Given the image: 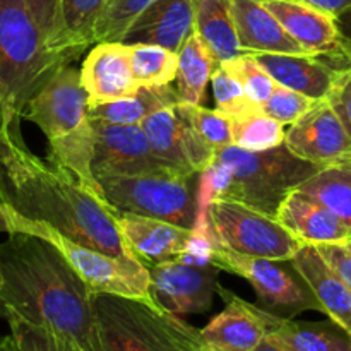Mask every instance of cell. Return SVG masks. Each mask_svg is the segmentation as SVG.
<instances>
[{
  "label": "cell",
  "mask_w": 351,
  "mask_h": 351,
  "mask_svg": "<svg viewBox=\"0 0 351 351\" xmlns=\"http://www.w3.org/2000/svg\"><path fill=\"white\" fill-rule=\"evenodd\" d=\"M130 64L141 88L167 86L177 79L178 53L158 45H129Z\"/></svg>",
  "instance_id": "4dcf8cb0"
},
{
  "label": "cell",
  "mask_w": 351,
  "mask_h": 351,
  "mask_svg": "<svg viewBox=\"0 0 351 351\" xmlns=\"http://www.w3.org/2000/svg\"><path fill=\"white\" fill-rule=\"evenodd\" d=\"M0 232L27 233L50 242L60 250L93 293L119 295L158 305L151 290L149 269L139 259H120L82 245L48 223L24 218L7 204L0 208Z\"/></svg>",
  "instance_id": "8992f818"
},
{
  "label": "cell",
  "mask_w": 351,
  "mask_h": 351,
  "mask_svg": "<svg viewBox=\"0 0 351 351\" xmlns=\"http://www.w3.org/2000/svg\"><path fill=\"white\" fill-rule=\"evenodd\" d=\"M278 84L314 99H328L343 74L351 69V55L249 53Z\"/></svg>",
  "instance_id": "5bb4252c"
},
{
  "label": "cell",
  "mask_w": 351,
  "mask_h": 351,
  "mask_svg": "<svg viewBox=\"0 0 351 351\" xmlns=\"http://www.w3.org/2000/svg\"><path fill=\"white\" fill-rule=\"evenodd\" d=\"M297 191L314 197L351 228V161L322 168Z\"/></svg>",
  "instance_id": "83f0119b"
},
{
  "label": "cell",
  "mask_w": 351,
  "mask_h": 351,
  "mask_svg": "<svg viewBox=\"0 0 351 351\" xmlns=\"http://www.w3.org/2000/svg\"><path fill=\"white\" fill-rule=\"evenodd\" d=\"M221 65H225L239 79L240 84L245 89L247 96L250 98V101L257 108H261L267 101V98L273 93L274 86H276V81L247 53L240 55V57L233 58L230 62H225Z\"/></svg>",
  "instance_id": "d590c367"
},
{
  "label": "cell",
  "mask_w": 351,
  "mask_h": 351,
  "mask_svg": "<svg viewBox=\"0 0 351 351\" xmlns=\"http://www.w3.org/2000/svg\"><path fill=\"white\" fill-rule=\"evenodd\" d=\"M17 351H75L58 336L36 324L24 321L10 311H2Z\"/></svg>",
  "instance_id": "836d02e7"
},
{
  "label": "cell",
  "mask_w": 351,
  "mask_h": 351,
  "mask_svg": "<svg viewBox=\"0 0 351 351\" xmlns=\"http://www.w3.org/2000/svg\"><path fill=\"white\" fill-rule=\"evenodd\" d=\"M0 271L2 311L53 332L75 351H103L95 293L57 247L9 233L0 245Z\"/></svg>",
  "instance_id": "6da1fadb"
},
{
  "label": "cell",
  "mask_w": 351,
  "mask_h": 351,
  "mask_svg": "<svg viewBox=\"0 0 351 351\" xmlns=\"http://www.w3.org/2000/svg\"><path fill=\"white\" fill-rule=\"evenodd\" d=\"M180 103L177 89L167 86H153L141 88L132 98L117 99V101L101 103L89 106V120L105 123H119V125H141L144 120L154 112L175 106Z\"/></svg>",
  "instance_id": "484cf974"
},
{
  "label": "cell",
  "mask_w": 351,
  "mask_h": 351,
  "mask_svg": "<svg viewBox=\"0 0 351 351\" xmlns=\"http://www.w3.org/2000/svg\"><path fill=\"white\" fill-rule=\"evenodd\" d=\"M0 351H17L16 345H14L10 336H7V338H0Z\"/></svg>",
  "instance_id": "7bdbcfd3"
},
{
  "label": "cell",
  "mask_w": 351,
  "mask_h": 351,
  "mask_svg": "<svg viewBox=\"0 0 351 351\" xmlns=\"http://www.w3.org/2000/svg\"><path fill=\"white\" fill-rule=\"evenodd\" d=\"M328 99L351 136V69L343 74L341 81L338 82Z\"/></svg>",
  "instance_id": "f35d334b"
},
{
  "label": "cell",
  "mask_w": 351,
  "mask_h": 351,
  "mask_svg": "<svg viewBox=\"0 0 351 351\" xmlns=\"http://www.w3.org/2000/svg\"><path fill=\"white\" fill-rule=\"evenodd\" d=\"M103 351H204L201 329L158 305L95 293Z\"/></svg>",
  "instance_id": "5b68a950"
},
{
  "label": "cell",
  "mask_w": 351,
  "mask_h": 351,
  "mask_svg": "<svg viewBox=\"0 0 351 351\" xmlns=\"http://www.w3.org/2000/svg\"><path fill=\"white\" fill-rule=\"evenodd\" d=\"M154 302L170 314H204L211 308L218 290L219 267L215 264H189L178 259L147 266Z\"/></svg>",
  "instance_id": "7c38bea8"
},
{
  "label": "cell",
  "mask_w": 351,
  "mask_h": 351,
  "mask_svg": "<svg viewBox=\"0 0 351 351\" xmlns=\"http://www.w3.org/2000/svg\"><path fill=\"white\" fill-rule=\"evenodd\" d=\"M285 146L295 156L322 168L351 161V136L329 99L317 101L311 112L291 123Z\"/></svg>",
  "instance_id": "4fadbf2b"
},
{
  "label": "cell",
  "mask_w": 351,
  "mask_h": 351,
  "mask_svg": "<svg viewBox=\"0 0 351 351\" xmlns=\"http://www.w3.org/2000/svg\"><path fill=\"white\" fill-rule=\"evenodd\" d=\"M321 170V165L295 156L285 144L261 153L235 146L219 149L213 163L201 173L199 219L194 230L208 228V216L204 215L215 199L240 202L276 216L281 202Z\"/></svg>",
  "instance_id": "3957f363"
},
{
  "label": "cell",
  "mask_w": 351,
  "mask_h": 351,
  "mask_svg": "<svg viewBox=\"0 0 351 351\" xmlns=\"http://www.w3.org/2000/svg\"><path fill=\"white\" fill-rule=\"evenodd\" d=\"M218 293L225 300V308L201 329L204 351H256L267 338L278 315L242 300L219 285Z\"/></svg>",
  "instance_id": "9a60e30c"
},
{
  "label": "cell",
  "mask_w": 351,
  "mask_h": 351,
  "mask_svg": "<svg viewBox=\"0 0 351 351\" xmlns=\"http://www.w3.org/2000/svg\"><path fill=\"white\" fill-rule=\"evenodd\" d=\"M290 264L314 291L322 305V314L351 335V288L321 256L317 247L304 245Z\"/></svg>",
  "instance_id": "7402d4cb"
},
{
  "label": "cell",
  "mask_w": 351,
  "mask_h": 351,
  "mask_svg": "<svg viewBox=\"0 0 351 351\" xmlns=\"http://www.w3.org/2000/svg\"><path fill=\"white\" fill-rule=\"evenodd\" d=\"M211 263L249 281L264 308L280 317L293 319L305 311L322 312V305L311 287L293 266H285V261L249 257L216 243Z\"/></svg>",
  "instance_id": "9c48e42d"
},
{
  "label": "cell",
  "mask_w": 351,
  "mask_h": 351,
  "mask_svg": "<svg viewBox=\"0 0 351 351\" xmlns=\"http://www.w3.org/2000/svg\"><path fill=\"white\" fill-rule=\"evenodd\" d=\"M5 204V191H3V182H2V171H0V208Z\"/></svg>",
  "instance_id": "f6af8a7d"
},
{
  "label": "cell",
  "mask_w": 351,
  "mask_h": 351,
  "mask_svg": "<svg viewBox=\"0 0 351 351\" xmlns=\"http://www.w3.org/2000/svg\"><path fill=\"white\" fill-rule=\"evenodd\" d=\"M81 81L89 106L132 98L141 89L134 77L129 45L122 41L95 43L82 64Z\"/></svg>",
  "instance_id": "e0dca14e"
},
{
  "label": "cell",
  "mask_w": 351,
  "mask_h": 351,
  "mask_svg": "<svg viewBox=\"0 0 351 351\" xmlns=\"http://www.w3.org/2000/svg\"><path fill=\"white\" fill-rule=\"evenodd\" d=\"M315 103H317V99L308 98V96L302 95V93L293 91V89L276 82L271 96L259 110L266 113V115L273 117L274 120L281 122L283 125H291L297 120H300L305 113L311 112L315 106Z\"/></svg>",
  "instance_id": "8d00e7d4"
},
{
  "label": "cell",
  "mask_w": 351,
  "mask_h": 351,
  "mask_svg": "<svg viewBox=\"0 0 351 351\" xmlns=\"http://www.w3.org/2000/svg\"><path fill=\"white\" fill-rule=\"evenodd\" d=\"M281 26L311 55H351V47L329 14L295 0H261Z\"/></svg>",
  "instance_id": "d6986e66"
},
{
  "label": "cell",
  "mask_w": 351,
  "mask_h": 351,
  "mask_svg": "<svg viewBox=\"0 0 351 351\" xmlns=\"http://www.w3.org/2000/svg\"><path fill=\"white\" fill-rule=\"evenodd\" d=\"M256 351H287V350L280 348V346L273 345V343H271V341H267V339H264V341L261 343L259 346H257Z\"/></svg>",
  "instance_id": "ee69618b"
},
{
  "label": "cell",
  "mask_w": 351,
  "mask_h": 351,
  "mask_svg": "<svg viewBox=\"0 0 351 351\" xmlns=\"http://www.w3.org/2000/svg\"><path fill=\"white\" fill-rule=\"evenodd\" d=\"M295 2L305 3V5L312 7V9L329 14L335 19H338L339 16L351 10V0H295Z\"/></svg>",
  "instance_id": "60d3db41"
},
{
  "label": "cell",
  "mask_w": 351,
  "mask_h": 351,
  "mask_svg": "<svg viewBox=\"0 0 351 351\" xmlns=\"http://www.w3.org/2000/svg\"><path fill=\"white\" fill-rule=\"evenodd\" d=\"M266 339L287 351H351V335L331 319L298 322L278 315Z\"/></svg>",
  "instance_id": "cb8c5ba5"
},
{
  "label": "cell",
  "mask_w": 351,
  "mask_h": 351,
  "mask_svg": "<svg viewBox=\"0 0 351 351\" xmlns=\"http://www.w3.org/2000/svg\"><path fill=\"white\" fill-rule=\"evenodd\" d=\"M0 287H2V271H0Z\"/></svg>",
  "instance_id": "7dc6e473"
},
{
  "label": "cell",
  "mask_w": 351,
  "mask_h": 351,
  "mask_svg": "<svg viewBox=\"0 0 351 351\" xmlns=\"http://www.w3.org/2000/svg\"><path fill=\"white\" fill-rule=\"evenodd\" d=\"M285 125L261 110L232 117L233 146L243 151H269L285 144Z\"/></svg>",
  "instance_id": "f546056e"
},
{
  "label": "cell",
  "mask_w": 351,
  "mask_h": 351,
  "mask_svg": "<svg viewBox=\"0 0 351 351\" xmlns=\"http://www.w3.org/2000/svg\"><path fill=\"white\" fill-rule=\"evenodd\" d=\"M93 122L95 177H195L167 163L154 153L141 125Z\"/></svg>",
  "instance_id": "30bf717a"
},
{
  "label": "cell",
  "mask_w": 351,
  "mask_h": 351,
  "mask_svg": "<svg viewBox=\"0 0 351 351\" xmlns=\"http://www.w3.org/2000/svg\"><path fill=\"white\" fill-rule=\"evenodd\" d=\"M72 60L74 55L48 47L23 0H0V134L23 136L29 101Z\"/></svg>",
  "instance_id": "277c9868"
},
{
  "label": "cell",
  "mask_w": 351,
  "mask_h": 351,
  "mask_svg": "<svg viewBox=\"0 0 351 351\" xmlns=\"http://www.w3.org/2000/svg\"><path fill=\"white\" fill-rule=\"evenodd\" d=\"M108 0H62L64 50L75 58L95 43V26Z\"/></svg>",
  "instance_id": "f1b7e54d"
},
{
  "label": "cell",
  "mask_w": 351,
  "mask_h": 351,
  "mask_svg": "<svg viewBox=\"0 0 351 351\" xmlns=\"http://www.w3.org/2000/svg\"><path fill=\"white\" fill-rule=\"evenodd\" d=\"M141 127L154 153L187 173L201 175L215 160L216 151L199 137L178 105L154 112Z\"/></svg>",
  "instance_id": "2e32d148"
},
{
  "label": "cell",
  "mask_w": 351,
  "mask_h": 351,
  "mask_svg": "<svg viewBox=\"0 0 351 351\" xmlns=\"http://www.w3.org/2000/svg\"><path fill=\"white\" fill-rule=\"evenodd\" d=\"M321 256L331 264L332 269L346 281L351 288V254L345 249L343 243H324V245H315Z\"/></svg>",
  "instance_id": "ab89813d"
},
{
  "label": "cell",
  "mask_w": 351,
  "mask_h": 351,
  "mask_svg": "<svg viewBox=\"0 0 351 351\" xmlns=\"http://www.w3.org/2000/svg\"><path fill=\"white\" fill-rule=\"evenodd\" d=\"M89 99L81 81V72L69 64L62 65L41 88L24 112L48 141L79 132L91 123Z\"/></svg>",
  "instance_id": "8fae6325"
},
{
  "label": "cell",
  "mask_w": 351,
  "mask_h": 351,
  "mask_svg": "<svg viewBox=\"0 0 351 351\" xmlns=\"http://www.w3.org/2000/svg\"><path fill=\"white\" fill-rule=\"evenodd\" d=\"M206 216L216 242L243 256L290 263L304 247L274 216L240 202L215 199Z\"/></svg>",
  "instance_id": "ba28073f"
},
{
  "label": "cell",
  "mask_w": 351,
  "mask_h": 351,
  "mask_svg": "<svg viewBox=\"0 0 351 351\" xmlns=\"http://www.w3.org/2000/svg\"><path fill=\"white\" fill-rule=\"evenodd\" d=\"M192 180L194 177H108L98 182L113 209L194 230L199 195Z\"/></svg>",
  "instance_id": "52a82bcc"
},
{
  "label": "cell",
  "mask_w": 351,
  "mask_h": 351,
  "mask_svg": "<svg viewBox=\"0 0 351 351\" xmlns=\"http://www.w3.org/2000/svg\"><path fill=\"white\" fill-rule=\"evenodd\" d=\"M213 93H215L216 106L219 112L226 113L230 117H240L245 113L256 112L257 108L250 98L247 96L245 89L240 84L239 79L225 67L219 64L211 75Z\"/></svg>",
  "instance_id": "e575fe53"
},
{
  "label": "cell",
  "mask_w": 351,
  "mask_h": 351,
  "mask_svg": "<svg viewBox=\"0 0 351 351\" xmlns=\"http://www.w3.org/2000/svg\"><path fill=\"white\" fill-rule=\"evenodd\" d=\"M336 23H338V27H339V33H341V36L345 38L346 43H348L351 47V10L345 12L343 16H339L338 19H336Z\"/></svg>",
  "instance_id": "b9f144b4"
},
{
  "label": "cell",
  "mask_w": 351,
  "mask_h": 351,
  "mask_svg": "<svg viewBox=\"0 0 351 351\" xmlns=\"http://www.w3.org/2000/svg\"><path fill=\"white\" fill-rule=\"evenodd\" d=\"M197 0H154L130 26L122 43H147L182 50L187 38L195 29Z\"/></svg>",
  "instance_id": "ffe728a7"
},
{
  "label": "cell",
  "mask_w": 351,
  "mask_h": 351,
  "mask_svg": "<svg viewBox=\"0 0 351 351\" xmlns=\"http://www.w3.org/2000/svg\"><path fill=\"white\" fill-rule=\"evenodd\" d=\"M178 108L192 123L195 132L209 147L218 153L219 149L233 146L232 117L216 110L204 108L201 105H185L178 103Z\"/></svg>",
  "instance_id": "d6a6232c"
},
{
  "label": "cell",
  "mask_w": 351,
  "mask_h": 351,
  "mask_svg": "<svg viewBox=\"0 0 351 351\" xmlns=\"http://www.w3.org/2000/svg\"><path fill=\"white\" fill-rule=\"evenodd\" d=\"M195 33L201 36L218 64L243 55L230 0H197Z\"/></svg>",
  "instance_id": "d4e9b609"
},
{
  "label": "cell",
  "mask_w": 351,
  "mask_h": 351,
  "mask_svg": "<svg viewBox=\"0 0 351 351\" xmlns=\"http://www.w3.org/2000/svg\"><path fill=\"white\" fill-rule=\"evenodd\" d=\"M243 53H307L261 0H230Z\"/></svg>",
  "instance_id": "603a6c76"
},
{
  "label": "cell",
  "mask_w": 351,
  "mask_h": 351,
  "mask_svg": "<svg viewBox=\"0 0 351 351\" xmlns=\"http://www.w3.org/2000/svg\"><path fill=\"white\" fill-rule=\"evenodd\" d=\"M218 65L209 48L194 29L178 51L177 93L180 103L201 105L206 96V88Z\"/></svg>",
  "instance_id": "4316f807"
},
{
  "label": "cell",
  "mask_w": 351,
  "mask_h": 351,
  "mask_svg": "<svg viewBox=\"0 0 351 351\" xmlns=\"http://www.w3.org/2000/svg\"><path fill=\"white\" fill-rule=\"evenodd\" d=\"M154 0H108L95 26V43L123 41L130 26Z\"/></svg>",
  "instance_id": "1f68e13d"
},
{
  "label": "cell",
  "mask_w": 351,
  "mask_h": 351,
  "mask_svg": "<svg viewBox=\"0 0 351 351\" xmlns=\"http://www.w3.org/2000/svg\"><path fill=\"white\" fill-rule=\"evenodd\" d=\"M113 219L134 256L146 266L165 263L187 252L194 230L134 213L113 209Z\"/></svg>",
  "instance_id": "ac0fdd59"
},
{
  "label": "cell",
  "mask_w": 351,
  "mask_h": 351,
  "mask_svg": "<svg viewBox=\"0 0 351 351\" xmlns=\"http://www.w3.org/2000/svg\"><path fill=\"white\" fill-rule=\"evenodd\" d=\"M23 2L43 33L48 47L55 51H67L64 50L62 0H23Z\"/></svg>",
  "instance_id": "74e56055"
},
{
  "label": "cell",
  "mask_w": 351,
  "mask_h": 351,
  "mask_svg": "<svg viewBox=\"0 0 351 351\" xmlns=\"http://www.w3.org/2000/svg\"><path fill=\"white\" fill-rule=\"evenodd\" d=\"M274 218L304 245L345 243L351 228L326 206L295 189L280 204Z\"/></svg>",
  "instance_id": "44dd1931"
},
{
  "label": "cell",
  "mask_w": 351,
  "mask_h": 351,
  "mask_svg": "<svg viewBox=\"0 0 351 351\" xmlns=\"http://www.w3.org/2000/svg\"><path fill=\"white\" fill-rule=\"evenodd\" d=\"M0 171L5 204L43 221L69 239L120 259H137L123 240L112 206L27 149L23 136L0 134Z\"/></svg>",
  "instance_id": "7a4b0ae2"
},
{
  "label": "cell",
  "mask_w": 351,
  "mask_h": 351,
  "mask_svg": "<svg viewBox=\"0 0 351 351\" xmlns=\"http://www.w3.org/2000/svg\"><path fill=\"white\" fill-rule=\"evenodd\" d=\"M343 245H345V249L348 250V252L351 254V239L348 240V242H345V243H343Z\"/></svg>",
  "instance_id": "bcb514c9"
}]
</instances>
